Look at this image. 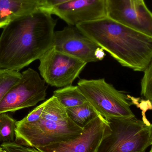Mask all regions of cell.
<instances>
[{
	"mask_svg": "<svg viewBox=\"0 0 152 152\" xmlns=\"http://www.w3.org/2000/svg\"><path fill=\"white\" fill-rule=\"evenodd\" d=\"M77 86L88 102L105 118L135 117L129 96L116 89L104 79H81Z\"/></svg>",
	"mask_w": 152,
	"mask_h": 152,
	"instance_id": "obj_5",
	"label": "cell"
},
{
	"mask_svg": "<svg viewBox=\"0 0 152 152\" xmlns=\"http://www.w3.org/2000/svg\"><path fill=\"white\" fill-rule=\"evenodd\" d=\"M121 66L144 72L152 58V37L108 16L76 25Z\"/></svg>",
	"mask_w": 152,
	"mask_h": 152,
	"instance_id": "obj_2",
	"label": "cell"
},
{
	"mask_svg": "<svg viewBox=\"0 0 152 152\" xmlns=\"http://www.w3.org/2000/svg\"><path fill=\"white\" fill-rule=\"evenodd\" d=\"M53 96L65 108L80 105L88 102L77 86H68L53 92Z\"/></svg>",
	"mask_w": 152,
	"mask_h": 152,
	"instance_id": "obj_13",
	"label": "cell"
},
{
	"mask_svg": "<svg viewBox=\"0 0 152 152\" xmlns=\"http://www.w3.org/2000/svg\"><path fill=\"white\" fill-rule=\"evenodd\" d=\"M21 77V73L19 71L0 68V102Z\"/></svg>",
	"mask_w": 152,
	"mask_h": 152,
	"instance_id": "obj_16",
	"label": "cell"
},
{
	"mask_svg": "<svg viewBox=\"0 0 152 152\" xmlns=\"http://www.w3.org/2000/svg\"><path fill=\"white\" fill-rule=\"evenodd\" d=\"M108 125L106 119L99 115L86 125L81 134L75 139L36 149L42 152H96Z\"/></svg>",
	"mask_w": 152,
	"mask_h": 152,
	"instance_id": "obj_10",
	"label": "cell"
},
{
	"mask_svg": "<svg viewBox=\"0 0 152 152\" xmlns=\"http://www.w3.org/2000/svg\"><path fill=\"white\" fill-rule=\"evenodd\" d=\"M149 133H150V138H151V142L152 145V124L150 125L149 127Z\"/></svg>",
	"mask_w": 152,
	"mask_h": 152,
	"instance_id": "obj_22",
	"label": "cell"
},
{
	"mask_svg": "<svg viewBox=\"0 0 152 152\" xmlns=\"http://www.w3.org/2000/svg\"><path fill=\"white\" fill-rule=\"evenodd\" d=\"M69 26H76L107 16L106 0H71L49 11Z\"/></svg>",
	"mask_w": 152,
	"mask_h": 152,
	"instance_id": "obj_11",
	"label": "cell"
},
{
	"mask_svg": "<svg viewBox=\"0 0 152 152\" xmlns=\"http://www.w3.org/2000/svg\"><path fill=\"white\" fill-rule=\"evenodd\" d=\"M45 102L36 107L31 112L29 113L23 119L20 121L23 123H33L38 121L41 118L44 108Z\"/></svg>",
	"mask_w": 152,
	"mask_h": 152,
	"instance_id": "obj_19",
	"label": "cell"
},
{
	"mask_svg": "<svg viewBox=\"0 0 152 152\" xmlns=\"http://www.w3.org/2000/svg\"><path fill=\"white\" fill-rule=\"evenodd\" d=\"M71 0H39L40 9L49 12L53 7Z\"/></svg>",
	"mask_w": 152,
	"mask_h": 152,
	"instance_id": "obj_20",
	"label": "cell"
},
{
	"mask_svg": "<svg viewBox=\"0 0 152 152\" xmlns=\"http://www.w3.org/2000/svg\"><path fill=\"white\" fill-rule=\"evenodd\" d=\"M7 113L0 114V143L14 142L16 121Z\"/></svg>",
	"mask_w": 152,
	"mask_h": 152,
	"instance_id": "obj_15",
	"label": "cell"
},
{
	"mask_svg": "<svg viewBox=\"0 0 152 152\" xmlns=\"http://www.w3.org/2000/svg\"><path fill=\"white\" fill-rule=\"evenodd\" d=\"M105 119L108 125L96 152H145L151 145L149 121L135 116Z\"/></svg>",
	"mask_w": 152,
	"mask_h": 152,
	"instance_id": "obj_4",
	"label": "cell"
},
{
	"mask_svg": "<svg viewBox=\"0 0 152 152\" xmlns=\"http://www.w3.org/2000/svg\"><path fill=\"white\" fill-rule=\"evenodd\" d=\"M136 1H137L138 2L140 3H145L144 0H136Z\"/></svg>",
	"mask_w": 152,
	"mask_h": 152,
	"instance_id": "obj_23",
	"label": "cell"
},
{
	"mask_svg": "<svg viewBox=\"0 0 152 152\" xmlns=\"http://www.w3.org/2000/svg\"><path fill=\"white\" fill-rule=\"evenodd\" d=\"M52 46L87 63L102 61L105 56L104 50L75 26L55 31Z\"/></svg>",
	"mask_w": 152,
	"mask_h": 152,
	"instance_id": "obj_8",
	"label": "cell"
},
{
	"mask_svg": "<svg viewBox=\"0 0 152 152\" xmlns=\"http://www.w3.org/2000/svg\"><path fill=\"white\" fill-rule=\"evenodd\" d=\"M107 16L152 37V12L136 0H106Z\"/></svg>",
	"mask_w": 152,
	"mask_h": 152,
	"instance_id": "obj_9",
	"label": "cell"
},
{
	"mask_svg": "<svg viewBox=\"0 0 152 152\" xmlns=\"http://www.w3.org/2000/svg\"><path fill=\"white\" fill-rule=\"evenodd\" d=\"M149 152H152V145H151V150Z\"/></svg>",
	"mask_w": 152,
	"mask_h": 152,
	"instance_id": "obj_25",
	"label": "cell"
},
{
	"mask_svg": "<svg viewBox=\"0 0 152 152\" xmlns=\"http://www.w3.org/2000/svg\"><path fill=\"white\" fill-rule=\"evenodd\" d=\"M3 149L1 147H0V152H3Z\"/></svg>",
	"mask_w": 152,
	"mask_h": 152,
	"instance_id": "obj_24",
	"label": "cell"
},
{
	"mask_svg": "<svg viewBox=\"0 0 152 152\" xmlns=\"http://www.w3.org/2000/svg\"><path fill=\"white\" fill-rule=\"evenodd\" d=\"M144 72L141 81V95L152 102V58Z\"/></svg>",
	"mask_w": 152,
	"mask_h": 152,
	"instance_id": "obj_17",
	"label": "cell"
},
{
	"mask_svg": "<svg viewBox=\"0 0 152 152\" xmlns=\"http://www.w3.org/2000/svg\"><path fill=\"white\" fill-rule=\"evenodd\" d=\"M37 71L28 68L0 102V114L32 107L45 100L48 86Z\"/></svg>",
	"mask_w": 152,
	"mask_h": 152,
	"instance_id": "obj_6",
	"label": "cell"
},
{
	"mask_svg": "<svg viewBox=\"0 0 152 152\" xmlns=\"http://www.w3.org/2000/svg\"><path fill=\"white\" fill-rule=\"evenodd\" d=\"M9 23V22L8 20L3 19L0 15V28H4V27Z\"/></svg>",
	"mask_w": 152,
	"mask_h": 152,
	"instance_id": "obj_21",
	"label": "cell"
},
{
	"mask_svg": "<svg viewBox=\"0 0 152 152\" xmlns=\"http://www.w3.org/2000/svg\"><path fill=\"white\" fill-rule=\"evenodd\" d=\"M66 110L69 118L82 128L100 115L88 102Z\"/></svg>",
	"mask_w": 152,
	"mask_h": 152,
	"instance_id": "obj_14",
	"label": "cell"
},
{
	"mask_svg": "<svg viewBox=\"0 0 152 152\" xmlns=\"http://www.w3.org/2000/svg\"><path fill=\"white\" fill-rule=\"evenodd\" d=\"M40 75L52 86L63 88L71 86L87 63L74 56L57 50L53 46L40 59Z\"/></svg>",
	"mask_w": 152,
	"mask_h": 152,
	"instance_id": "obj_7",
	"label": "cell"
},
{
	"mask_svg": "<svg viewBox=\"0 0 152 152\" xmlns=\"http://www.w3.org/2000/svg\"><path fill=\"white\" fill-rule=\"evenodd\" d=\"M1 147L6 152H42L34 147L21 145L16 142L3 143Z\"/></svg>",
	"mask_w": 152,
	"mask_h": 152,
	"instance_id": "obj_18",
	"label": "cell"
},
{
	"mask_svg": "<svg viewBox=\"0 0 152 152\" xmlns=\"http://www.w3.org/2000/svg\"><path fill=\"white\" fill-rule=\"evenodd\" d=\"M16 125L15 142L36 149L70 141L83 131V128L69 118L66 108L57 104L45 106L37 121L23 123L19 121Z\"/></svg>",
	"mask_w": 152,
	"mask_h": 152,
	"instance_id": "obj_3",
	"label": "cell"
},
{
	"mask_svg": "<svg viewBox=\"0 0 152 152\" xmlns=\"http://www.w3.org/2000/svg\"><path fill=\"white\" fill-rule=\"evenodd\" d=\"M56 24L41 9L11 20L0 36V68L19 71L40 59L52 47Z\"/></svg>",
	"mask_w": 152,
	"mask_h": 152,
	"instance_id": "obj_1",
	"label": "cell"
},
{
	"mask_svg": "<svg viewBox=\"0 0 152 152\" xmlns=\"http://www.w3.org/2000/svg\"><path fill=\"white\" fill-rule=\"evenodd\" d=\"M3 152H6L5 151H4V150H3Z\"/></svg>",
	"mask_w": 152,
	"mask_h": 152,
	"instance_id": "obj_26",
	"label": "cell"
},
{
	"mask_svg": "<svg viewBox=\"0 0 152 152\" xmlns=\"http://www.w3.org/2000/svg\"><path fill=\"white\" fill-rule=\"evenodd\" d=\"M39 9V0H0V15L9 22Z\"/></svg>",
	"mask_w": 152,
	"mask_h": 152,
	"instance_id": "obj_12",
	"label": "cell"
}]
</instances>
